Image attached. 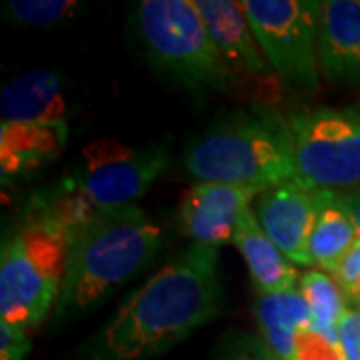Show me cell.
Wrapping results in <instances>:
<instances>
[{
  "instance_id": "cell-8",
  "label": "cell",
  "mask_w": 360,
  "mask_h": 360,
  "mask_svg": "<svg viewBox=\"0 0 360 360\" xmlns=\"http://www.w3.org/2000/svg\"><path fill=\"white\" fill-rule=\"evenodd\" d=\"M168 162L170 139L130 146L104 136L82 146L65 188L98 210H115L134 205L165 172Z\"/></svg>"
},
{
  "instance_id": "cell-17",
  "label": "cell",
  "mask_w": 360,
  "mask_h": 360,
  "mask_svg": "<svg viewBox=\"0 0 360 360\" xmlns=\"http://www.w3.org/2000/svg\"><path fill=\"white\" fill-rule=\"evenodd\" d=\"M356 229L347 210L338 202L335 191H322L319 217L309 240L312 264H316L322 272L333 274L350 248L356 245Z\"/></svg>"
},
{
  "instance_id": "cell-16",
  "label": "cell",
  "mask_w": 360,
  "mask_h": 360,
  "mask_svg": "<svg viewBox=\"0 0 360 360\" xmlns=\"http://www.w3.org/2000/svg\"><path fill=\"white\" fill-rule=\"evenodd\" d=\"M68 130L0 122V165L2 176H13L26 168H37L51 160L65 146Z\"/></svg>"
},
{
  "instance_id": "cell-3",
  "label": "cell",
  "mask_w": 360,
  "mask_h": 360,
  "mask_svg": "<svg viewBox=\"0 0 360 360\" xmlns=\"http://www.w3.org/2000/svg\"><path fill=\"white\" fill-rule=\"evenodd\" d=\"M196 182H219L266 191L296 180L288 122L266 112H236L202 134L182 155Z\"/></svg>"
},
{
  "instance_id": "cell-19",
  "label": "cell",
  "mask_w": 360,
  "mask_h": 360,
  "mask_svg": "<svg viewBox=\"0 0 360 360\" xmlns=\"http://www.w3.org/2000/svg\"><path fill=\"white\" fill-rule=\"evenodd\" d=\"M80 4L72 0H11L4 14L14 25L46 28L65 22L78 13Z\"/></svg>"
},
{
  "instance_id": "cell-7",
  "label": "cell",
  "mask_w": 360,
  "mask_h": 360,
  "mask_svg": "<svg viewBox=\"0 0 360 360\" xmlns=\"http://www.w3.org/2000/svg\"><path fill=\"white\" fill-rule=\"evenodd\" d=\"M296 182L319 191L360 186V108H314L288 120Z\"/></svg>"
},
{
  "instance_id": "cell-2",
  "label": "cell",
  "mask_w": 360,
  "mask_h": 360,
  "mask_svg": "<svg viewBox=\"0 0 360 360\" xmlns=\"http://www.w3.org/2000/svg\"><path fill=\"white\" fill-rule=\"evenodd\" d=\"M162 246V231L141 206L96 210L70 231L63 288L54 307L72 319L146 270Z\"/></svg>"
},
{
  "instance_id": "cell-4",
  "label": "cell",
  "mask_w": 360,
  "mask_h": 360,
  "mask_svg": "<svg viewBox=\"0 0 360 360\" xmlns=\"http://www.w3.org/2000/svg\"><path fill=\"white\" fill-rule=\"evenodd\" d=\"M70 226L40 210L14 231L0 257V322L30 333L51 314L63 288Z\"/></svg>"
},
{
  "instance_id": "cell-6",
  "label": "cell",
  "mask_w": 360,
  "mask_h": 360,
  "mask_svg": "<svg viewBox=\"0 0 360 360\" xmlns=\"http://www.w3.org/2000/svg\"><path fill=\"white\" fill-rule=\"evenodd\" d=\"M248 25L283 89L312 96L321 86L319 30L322 2L243 0Z\"/></svg>"
},
{
  "instance_id": "cell-14",
  "label": "cell",
  "mask_w": 360,
  "mask_h": 360,
  "mask_svg": "<svg viewBox=\"0 0 360 360\" xmlns=\"http://www.w3.org/2000/svg\"><path fill=\"white\" fill-rule=\"evenodd\" d=\"M232 243L245 258L246 269L260 295L288 292L298 286L300 276L295 264L270 240L269 234L260 226L252 206L243 212Z\"/></svg>"
},
{
  "instance_id": "cell-12",
  "label": "cell",
  "mask_w": 360,
  "mask_h": 360,
  "mask_svg": "<svg viewBox=\"0 0 360 360\" xmlns=\"http://www.w3.org/2000/svg\"><path fill=\"white\" fill-rule=\"evenodd\" d=\"M319 68L333 84H360V0L322 2Z\"/></svg>"
},
{
  "instance_id": "cell-21",
  "label": "cell",
  "mask_w": 360,
  "mask_h": 360,
  "mask_svg": "<svg viewBox=\"0 0 360 360\" xmlns=\"http://www.w3.org/2000/svg\"><path fill=\"white\" fill-rule=\"evenodd\" d=\"M333 278L342 288L348 300L356 302L360 307V238L350 248L345 260L338 264V269L333 272Z\"/></svg>"
},
{
  "instance_id": "cell-11",
  "label": "cell",
  "mask_w": 360,
  "mask_h": 360,
  "mask_svg": "<svg viewBox=\"0 0 360 360\" xmlns=\"http://www.w3.org/2000/svg\"><path fill=\"white\" fill-rule=\"evenodd\" d=\"M264 191L219 182H194L179 205V231L193 245L219 246L232 243L238 220Z\"/></svg>"
},
{
  "instance_id": "cell-10",
  "label": "cell",
  "mask_w": 360,
  "mask_h": 360,
  "mask_svg": "<svg viewBox=\"0 0 360 360\" xmlns=\"http://www.w3.org/2000/svg\"><path fill=\"white\" fill-rule=\"evenodd\" d=\"M322 191L296 180L266 188L255 200V212L270 240L296 266H312L309 240L321 208Z\"/></svg>"
},
{
  "instance_id": "cell-15",
  "label": "cell",
  "mask_w": 360,
  "mask_h": 360,
  "mask_svg": "<svg viewBox=\"0 0 360 360\" xmlns=\"http://www.w3.org/2000/svg\"><path fill=\"white\" fill-rule=\"evenodd\" d=\"M257 321L264 345L278 360H292L298 330L312 321L309 304L300 290L278 295H260L257 302Z\"/></svg>"
},
{
  "instance_id": "cell-5",
  "label": "cell",
  "mask_w": 360,
  "mask_h": 360,
  "mask_svg": "<svg viewBox=\"0 0 360 360\" xmlns=\"http://www.w3.org/2000/svg\"><path fill=\"white\" fill-rule=\"evenodd\" d=\"M132 25L153 65L184 86L214 92L232 89L194 0L139 2Z\"/></svg>"
},
{
  "instance_id": "cell-24",
  "label": "cell",
  "mask_w": 360,
  "mask_h": 360,
  "mask_svg": "<svg viewBox=\"0 0 360 360\" xmlns=\"http://www.w3.org/2000/svg\"><path fill=\"white\" fill-rule=\"evenodd\" d=\"M336 198L340 206L347 210V214L352 220L354 229H356V234L360 238V188H354V191H347V193H336Z\"/></svg>"
},
{
  "instance_id": "cell-18",
  "label": "cell",
  "mask_w": 360,
  "mask_h": 360,
  "mask_svg": "<svg viewBox=\"0 0 360 360\" xmlns=\"http://www.w3.org/2000/svg\"><path fill=\"white\" fill-rule=\"evenodd\" d=\"M298 290L309 304L312 321L326 328H338L347 314V295L338 286L333 274L322 270H309L300 276Z\"/></svg>"
},
{
  "instance_id": "cell-22",
  "label": "cell",
  "mask_w": 360,
  "mask_h": 360,
  "mask_svg": "<svg viewBox=\"0 0 360 360\" xmlns=\"http://www.w3.org/2000/svg\"><path fill=\"white\" fill-rule=\"evenodd\" d=\"M30 347V336L26 330L0 322V360H25Z\"/></svg>"
},
{
  "instance_id": "cell-23",
  "label": "cell",
  "mask_w": 360,
  "mask_h": 360,
  "mask_svg": "<svg viewBox=\"0 0 360 360\" xmlns=\"http://www.w3.org/2000/svg\"><path fill=\"white\" fill-rule=\"evenodd\" d=\"M226 360H278L274 356V352L270 350L264 342L248 338L238 348L232 350V354Z\"/></svg>"
},
{
  "instance_id": "cell-1",
  "label": "cell",
  "mask_w": 360,
  "mask_h": 360,
  "mask_svg": "<svg viewBox=\"0 0 360 360\" xmlns=\"http://www.w3.org/2000/svg\"><path fill=\"white\" fill-rule=\"evenodd\" d=\"M219 248L191 245L124 300L89 360H155L219 316Z\"/></svg>"
},
{
  "instance_id": "cell-9",
  "label": "cell",
  "mask_w": 360,
  "mask_h": 360,
  "mask_svg": "<svg viewBox=\"0 0 360 360\" xmlns=\"http://www.w3.org/2000/svg\"><path fill=\"white\" fill-rule=\"evenodd\" d=\"M229 72L232 90L243 89L250 96L270 103L283 89L270 68L264 52L248 25L243 2L236 0H194Z\"/></svg>"
},
{
  "instance_id": "cell-20",
  "label": "cell",
  "mask_w": 360,
  "mask_h": 360,
  "mask_svg": "<svg viewBox=\"0 0 360 360\" xmlns=\"http://www.w3.org/2000/svg\"><path fill=\"white\" fill-rule=\"evenodd\" d=\"M292 360H345L338 328H326L314 321L304 324L295 338Z\"/></svg>"
},
{
  "instance_id": "cell-13",
  "label": "cell",
  "mask_w": 360,
  "mask_h": 360,
  "mask_svg": "<svg viewBox=\"0 0 360 360\" xmlns=\"http://www.w3.org/2000/svg\"><path fill=\"white\" fill-rule=\"evenodd\" d=\"M63 80L54 70H30L11 80L0 94V122L68 130Z\"/></svg>"
}]
</instances>
